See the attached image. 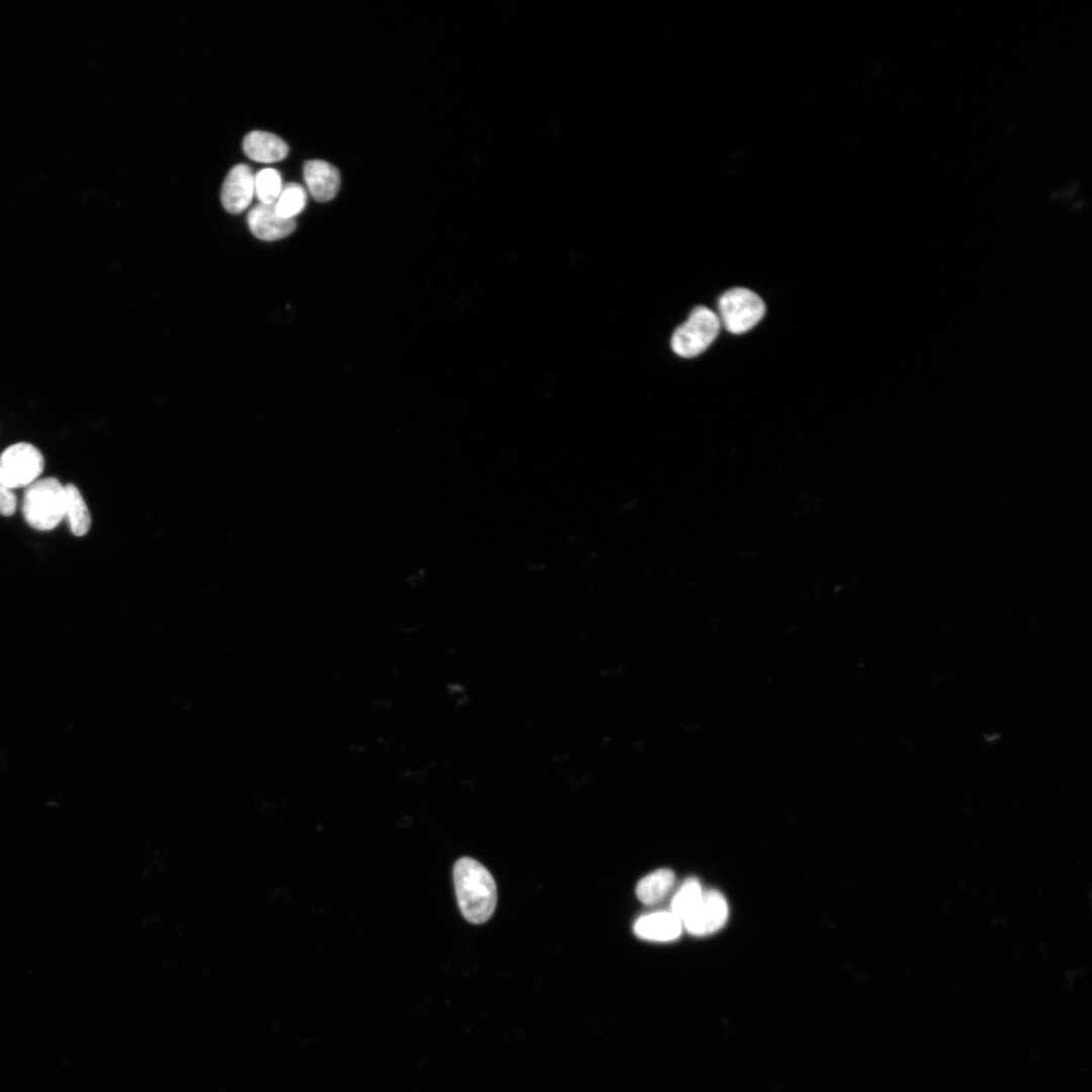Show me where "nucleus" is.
<instances>
[{
  "mask_svg": "<svg viewBox=\"0 0 1092 1092\" xmlns=\"http://www.w3.org/2000/svg\"><path fill=\"white\" fill-rule=\"evenodd\" d=\"M254 187L260 203L274 204L283 188L281 175L276 169H262L255 175Z\"/></svg>",
  "mask_w": 1092,
  "mask_h": 1092,
  "instance_id": "nucleus-16",
  "label": "nucleus"
},
{
  "mask_svg": "<svg viewBox=\"0 0 1092 1092\" xmlns=\"http://www.w3.org/2000/svg\"><path fill=\"white\" fill-rule=\"evenodd\" d=\"M43 467V456L32 444H12L0 454V481L11 489L27 487L42 473Z\"/></svg>",
  "mask_w": 1092,
  "mask_h": 1092,
  "instance_id": "nucleus-5",
  "label": "nucleus"
},
{
  "mask_svg": "<svg viewBox=\"0 0 1092 1092\" xmlns=\"http://www.w3.org/2000/svg\"><path fill=\"white\" fill-rule=\"evenodd\" d=\"M720 326L713 310L706 306L695 307L689 318L674 331L670 342L672 351L685 358L701 354L716 339Z\"/></svg>",
  "mask_w": 1092,
  "mask_h": 1092,
  "instance_id": "nucleus-3",
  "label": "nucleus"
},
{
  "mask_svg": "<svg viewBox=\"0 0 1092 1092\" xmlns=\"http://www.w3.org/2000/svg\"><path fill=\"white\" fill-rule=\"evenodd\" d=\"M703 893L704 890L697 879H688L673 896L670 912L682 923L695 910L702 899Z\"/></svg>",
  "mask_w": 1092,
  "mask_h": 1092,
  "instance_id": "nucleus-14",
  "label": "nucleus"
},
{
  "mask_svg": "<svg viewBox=\"0 0 1092 1092\" xmlns=\"http://www.w3.org/2000/svg\"><path fill=\"white\" fill-rule=\"evenodd\" d=\"M303 177L313 199L327 202L333 199L340 188V173L336 167L322 160L305 162Z\"/></svg>",
  "mask_w": 1092,
  "mask_h": 1092,
  "instance_id": "nucleus-9",
  "label": "nucleus"
},
{
  "mask_svg": "<svg viewBox=\"0 0 1092 1092\" xmlns=\"http://www.w3.org/2000/svg\"><path fill=\"white\" fill-rule=\"evenodd\" d=\"M16 507L17 497L13 489L0 481V515L10 517L15 513Z\"/></svg>",
  "mask_w": 1092,
  "mask_h": 1092,
  "instance_id": "nucleus-17",
  "label": "nucleus"
},
{
  "mask_svg": "<svg viewBox=\"0 0 1092 1092\" xmlns=\"http://www.w3.org/2000/svg\"><path fill=\"white\" fill-rule=\"evenodd\" d=\"M254 178L248 165L239 164L232 168L220 191L221 204L228 212L238 214L249 207L255 194Z\"/></svg>",
  "mask_w": 1092,
  "mask_h": 1092,
  "instance_id": "nucleus-7",
  "label": "nucleus"
},
{
  "mask_svg": "<svg viewBox=\"0 0 1092 1092\" xmlns=\"http://www.w3.org/2000/svg\"><path fill=\"white\" fill-rule=\"evenodd\" d=\"M243 149L250 159L262 163L280 161L288 154V146L281 138L262 130L249 132L244 139Z\"/></svg>",
  "mask_w": 1092,
  "mask_h": 1092,
  "instance_id": "nucleus-11",
  "label": "nucleus"
},
{
  "mask_svg": "<svg viewBox=\"0 0 1092 1092\" xmlns=\"http://www.w3.org/2000/svg\"><path fill=\"white\" fill-rule=\"evenodd\" d=\"M727 918L728 904L725 897L716 890H708L704 891L692 914L682 921V927L693 935L705 936L722 928Z\"/></svg>",
  "mask_w": 1092,
  "mask_h": 1092,
  "instance_id": "nucleus-6",
  "label": "nucleus"
},
{
  "mask_svg": "<svg viewBox=\"0 0 1092 1092\" xmlns=\"http://www.w3.org/2000/svg\"><path fill=\"white\" fill-rule=\"evenodd\" d=\"M675 881L674 873L669 869H659L641 879L636 887L639 901L645 905H654L663 900Z\"/></svg>",
  "mask_w": 1092,
  "mask_h": 1092,
  "instance_id": "nucleus-12",
  "label": "nucleus"
},
{
  "mask_svg": "<svg viewBox=\"0 0 1092 1092\" xmlns=\"http://www.w3.org/2000/svg\"><path fill=\"white\" fill-rule=\"evenodd\" d=\"M453 880L463 917L473 924L486 922L497 900L496 885L489 871L479 861L465 856L455 862Z\"/></svg>",
  "mask_w": 1092,
  "mask_h": 1092,
  "instance_id": "nucleus-1",
  "label": "nucleus"
},
{
  "mask_svg": "<svg viewBox=\"0 0 1092 1092\" xmlns=\"http://www.w3.org/2000/svg\"><path fill=\"white\" fill-rule=\"evenodd\" d=\"M65 518L73 535L84 536L91 526V515L79 489L72 483L65 485Z\"/></svg>",
  "mask_w": 1092,
  "mask_h": 1092,
  "instance_id": "nucleus-13",
  "label": "nucleus"
},
{
  "mask_svg": "<svg viewBox=\"0 0 1092 1092\" xmlns=\"http://www.w3.org/2000/svg\"><path fill=\"white\" fill-rule=\"evenodd\" d=\"M275 212L282 218L294 219L306 205V192L296 183L283 186L280 195L273 204Z\"/></svg>",
  "mask_w": 1092,
  "mask_h": 1092,
  "instance_id": "nucleus-15",
  "label": "nucleus"
},
{
  "mask_svg": "<svg viewBox=\"0 0 1092 1092\" xmlns=\"http://www.w3.org/2000/svg\"><path fill=\"white\" fill-rule=\"evenodd\" d=\"M247 221L252 234L267 242L281 240L293 233L296 228L294 219L277 215L273 204L255 205L249 211Z\"/></svg>",
  "mask_w": 1092,
  "mask_h": 1092,
  "instance_id": "nucleus-8",
  "label": "nucleus"
},
{
  "mask_svg": "<svg viewBox=\"0 0 1092 1092\" xmlns=\"http://www.w3.org/2000/svg\"><path fill=\"white\" fill-rule=\"evenodd\" d=\"M65 486L55 477L35 480L23 493L22 515L37 531H51L65 518Z\"/></svg>",
  "mask_w": 1092,
  "mask_h": 1092,
  "instance_id": "nucleus-2",
  "label": "nucleus"
},
{
  "mask_svg": "<svg viewBox=\"0 0 1092 1092\" xmlns=\"http://www.w3.org/2000/svg\"><path fill=\"white\" fill-rule=\"evenodd\" d=\"M719 320L733 334L753 328L763 316L765 306L753 291L736 287L724 292L718 301Z\"/></svg>",
  "mask_w": 1092,
  "mask_h": 1092,
  "instance_id": "nucleus-4",
  "label": "nucleus"
},
{
  "mask_svg": "<svg viewBox=\"0 0 1092 1092\" xmlns=\"http://www.w3.org/2000/svg\"><path fill=\"white\" fill-rule=\"evenodd\" d=\"M633 929L642 939L670 941L681 934L682 923L672 912L658 911L641 916Z\"/></svg>",
  "mask_w": 1092,
  "mask_h": 1092,
  "instance_id": "nucleus-10",
  "label": "nucleus"
}]
</instances>
